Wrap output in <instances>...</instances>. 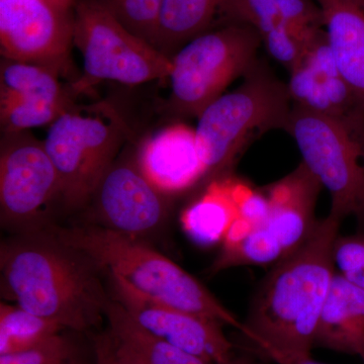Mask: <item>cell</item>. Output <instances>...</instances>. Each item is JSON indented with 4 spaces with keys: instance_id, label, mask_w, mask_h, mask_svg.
Masks as SVG:
<instances>
[{
    "instance_id": "ac0fdd59",
    "label": "cell",
    "mask_w": 364,
    "mask_h": 364,
    "mask_svg": "<svg viewBox=\"0 0 364 364\" xmlns=\"http://www.w3.org/2000/svg\"><path fill=\"white\" fill-rule=\"evenodd\" d=\"M340 73L364 104V0H315Z\"/></svg>"
},
{
    "instance_id": "e0dca14e",
    "label": "cell",
    "mask_w": 364,
    "mask_h": 364,
    "mask_svg": "<svg viewBox=\"0 0 364 364\" xmlns=\"http://www.w3.org/2000/svg\"><path fill=\"white\" fill-rule=\"evenodd\" d=\"M315 347L364 361V289L337 272L318 320Z\"/></svg>"
},
{
    "instance_id": "52a82bcc",
    "label": "cell",
    "mask_w": 364,
    "mask_h": 364,
    "mask_svg": "<svg viewBox=\"0 0 364 364\" xmlns=\"http://www.w3.org/2000/svg\"><path fill=\"white\" fill-rule=\"evenodd\" d=\"M74 45L83 74L70 83L75 95L102 81L139 85L168 78L171 59L126 28L100 0H76Z\"/></svg>"
},
{
    "instance_id": "9a60e30c",
    "label": "cell",
    "mask_w": 364,
    "mask_h": 364,
    "mask_svg": "<svg viewBox=\"0 0 364 364\" xmlns=\"http://www.w3.org/2000/svg\"><path fill=\"white\" fill-rule=\"evenodd\" d=\"M136 163L148 181L167 198L205 186L207 169L196 129L181 122L148 136L139 148Z\"/></svg>"
},
{
    "instance_id": "6da1fadb",
    "label": "cell",
    "mask_w": 364,
    "mask_h": 364,
    "mask_svg": "<svg viewBox=\"0 0 364 364\" xmlns=\"http://www.w3.org/2000/svg\"><path fill=\"white\" fill-rule=\"evenodd\" d=\"M342 221L318 220L301 247L275 263L251 301L240 334L254 353L277 364L313 358L315 336L336 273L333 249Z\"/></svg>"
},
{
    "instance_id": "3957f363",
    "label": "cell",
    "mask_w": 364,
    "mask_h": 364,
    "mask_svg": "<svg viewBox=\"0 0 364 364\" xmlns=\"http://www.w3.org/2000/svg\"><path fill=\"white\" fill-rule=\"evenodd\" d=\"M60 242L78 251L98 269L119 275L136 291L165 305L212 318L241 332L243 322L230 312L202 282L138 238L105 227L57 230Z\"/></svg>"
},
{
    "instance_id": "ba28073f",
    "label": "cell",
    "mask_w": 364,
    "mask_h": 364,
    "mask_svg": "<svg viewBox=\"0 0 364 364\" xmlns=\"http://www.w3.org/2000/svg\"><path fill=\"white\" fill-rule=\"evenodd\" d=\"M287 133L303 164L331 196L329 214L353 218L364 234V146L334 122L293 105Z\"/></svg>"
},
{
    "instance_id": "5bb4252c",
    "label": "cell",
    "mask_w": 364,
    "mask_h": 364,
    "mask_svg": "<svg viewBox=\"0 0 364 364\" xmlns=\"http://www.w3.org/2000/svg\"><path fill=\"white\" fill-rule=\"evenodd\" d=\"M93 198L104 227L134 238L161 226L168 210V198L148 181L136 161H114Z\"/></svg>"
},
{
    "instance_id": "603a6c76",
    "label": "cell",
    "mask_w": 364,
    "mask_h": 364,
    "mask_svg": "<svg viewBox=\"0 0 364 364\" xmlns=\"http://www.w3.org/2000/svg\"><path fill=\"white\" fill-rule=\"evenodd\" d=\"M324 28H299L282 21L261 37V42L270 57L291 71L303 58L311 43Z\"/></svg>"
},
{
    "instance_id": "9c48e42d",
    "label": "cell",
    "mask_w": 364,
    "mask_h": 364,
    "mask_svg": "<svg viewBox=\"0 0 364 364\" xmlns=\"http://www.w3.org/2000/svg\"><path fill=\"white\" fill-rule=\"evenodd\" d=\"M73 45L74 9H63L50 0H0L2 58L68 75Z\"/></svg>"
},
{
    "instance_id": "7402d4cb",
    "label": "cell",
    "mask_w": 364,
    "mask_h": 364,
    "mask_svg": "<svg viewBox=\"0 0 364 364\" xmlns=\"http://www.w3.org/2000/svg\"><path fill=\"white\" fill-rule=\"evenodd\" d=\"M51 320L28 312L20 306L0 305V356L36 348L64 331Z\"/></svg>"
},
{
    "instance_id": "d6986e66",
    "label": "cell",
    "mask_w": 364,
    "mask_h": 364,
    "mask_svg": "<svg viewBox=\"0 0 364 364\" xmlns=\"http://www.w3.org/2000/svg\"><path fill=\"white\" fill-rule=\"evenodd\" d=\"M105 318L112 345L132 364H214L153 336L116 299H107Z\"/></svg>"
},
{
    "instance_id": "f1b7e54d",
    "label": "cell",
    "mask_w": 364,
    "mask_h": 364,
    "mask_svg": "<svg viewBox=\"0 0 364 364\" xmlns=\"http://www.w3.org/2000/svg\"><path fill=\"white\" fill-rule=\"evenodd\" d=\"M93 351L95 364H132L114 348L107 333L95 337Z\"/></svg>"
},
{
    "instance_id": "484cf974",
    "label": "cell",
    "mask_w": 364,
    "mask_h": 364,
    "mask_svg": "<svg viewBox=\"0 0 364 364\" xmlns=\"http://www.w3.org/2000/svg\"><path fill=\"white\" fill-rule=\"evenodd\" d=\"M128 30L153 45L161 0H100Z\"/></svg>"
},
{
    "instance_id": "8992f818",
    "label": "cell",
    "mask_w": 364,
    "mask_h": 364,
    "mask_svg": "<svg viewBox=\"0 0 364 364\" xmlns=\"http://www.w3.org/2000/svg\"><path fill=\"white\" fill-rule=\"evenodd\" d=\"M261 37L243 23H220L198 36L172 56L166 111L198 117L225 90L257 63Z\"/></svg>"
},
{
    "instance_id": "ffe728a7",
    "label": "cell",
    "mask_w": 364,
    "mask_h": 364,
    "mask_svg": "<svg viewBox=\"0 0 364 364\" xmlns=\"http://www.w3.org/2000/svg\"><path fill=\"white\" fill-rule=\"evenodd\" d=\"M237 181L238 178L232 174L208 182L202 195L184 208L182 228L198 245L210 246L224 241L238 217Z\"/></svg>"
},
{
    "instance_id": "1f68e13d",
    "label": "cell",
    "mask_w": 364,
    "mask_h": 364,
    "mask_svg": "<svg viewBox=\"0 0 364 364\" xmlns=\"http://www.w3.org/2000/svg\"><path fill=\"white\" fill-rule=\"evenodd\" d=\"M291 364H326L322 363H318L313 358L303 359V360L296 361V363Z\"/></svg>"
},
{
    "instance_id": "7c38bea8",
    "label": "cell",
    "mask_w": 364,
    "mask_h": 364,
    "mask_svg": "<svg viewBox=\"0 0 364 364\" xmlns=\"http://www.w3.org/2000/svg\"><path fill=\"white\" fill-rule=\"evenodd\" d=\"M287 85L294 105L339 124L364 146V104L340 73L325 30L289 71Z\"/></svg>"
},
{
    "instance_id": "83f0119b",
    "label": "cell",
    "mask_w": 364,
    "mask_h": 364,
    "mask_svg": "<svg viewBox=\"0 0 364 364\" xmlns=\"http://www.w3.org/2000/svg\"><path fill=\"white\" fill-rule=\"evenodd\" d=\"M282 21L299 28H324L320 6L315 0H277Z\"/></svg>"
},
{
    "instance_id": "8fae6325",
    "label": "cell",
    "mask_w": 364,
    "mask_h": 364,
    "mask_svg": "<svg viewBox=\"0 0 364 364\" xmlns=\"http://www.w3.org/2000/svg\"><path fill=\"white\" fill-rule=\"evenodd\" d=\"M112 299L153 336L214 364H229L234 345L223 324L145 296L119 275L109 274Z\"/></svg>"
},
{
    "instance_id": "5b68a950",
    "label": "cell",
    "mask_w": 364,
    "mask_h": 364,
    "mask_svg": "<svg viewBox=\"0 0 364 364\" xmlns=\"http://www.w3.org/2000/svg\"><path fill=\"white\" fill-rule=\"evenodd\" d=\"M128 132L123 117L107 102L71 105L50 124L45 149L58 172L67 208L90 202Z\"/></svg>"
},
{
    "instance_id": "277c9868",
    "label": "cell",
    "mask_w": 364,
    "mask_h": 364,
    "mask_svg": "<svg viewBox=\"0 0 364 364\" xmlns=\"http://www.w3.org/2000/svg\"><path fill=\"white\" fill-rule=\"evenodd\" d=\"M243 78L238 88L198 116L196 133L207 169L205 186L232 176L242 155L261 136L286 131L294 105L287 83L261 61Z\"/></svg>"
},
{
    "instance_id": "30bf717a",
    "label": "cell",
    "mask_w": 364,
    "mask_h": 364,
    "mask_svg": "<svg viewBox=\"0 0 364 364\" xmlns=\"http://www.w3.org/2000/svg\"><path fill=\"white\" fill-rule=\"evenodd\" d=\"M61 198L58 172L44 142L28 131L2 134L0 143V214L6 227H31L45 208Z\"/></svg>"
},
{
    "instance_id": "4dcf8cb0",
    "label": "cell",
    "mask_w": 364,
    "mask_h": 364,
    "mask_svg": "<svg viewBox=\"0 0 364 364\" xmlns=\"http://www.w3.org/2000/svg\"><path fill=\"white\" fill-rule=\"evenodd\" d=\"M50 1L54 2L55 4L63 9H73L76 0H50Z\"/></svg>"
},
{
    "instance_id": "7a4b0ae2",
    "label": "cell",
    "mask_w": 364,
    "mask_h": 364,
    "mask_svg": "<svg viewBox=\"0 0 364 364\" xmlns=\"http://www.w3.org/2000/svg\"><path fill=\"white\" fill-rule=\"evenodd\" d=\"M1 294L64 329L85 332L105 317L107 296L97 267L55 235L28 234L2 244Z\"/></svg>"
},
{
    "instance_id": "4fadbf2b",
    "label": "cell",
    "mask_w": 364,
    "mask_h": 364,
    "mask_svg": "<svg viewBox=\"0 0 364 364\" xmlns=\"http://www.w3.org/2000/svg\"><path fill=\"white\" fill-rule=\"evenodd\" d=\"M60 74L48 67L2 58L0 124L2 134L51 124L73 105L75 92L64 87Z\"/></svg>"
},
{
    "instance_id": "cb8c5ba5",
    "label": "cell",
    "mask_w": 364,
    "mask_h": 364,
    "mask_svg": "<svg viewBox=\"0 0 364 364\" xmlns=\"http://www.w3.org/2000/svg\"><path fill=\"white\" fill-rule=\"evenodd\" d=\"M0 364L90 363L77 341L62 331L31 350L0 356Z\"/></svg>"
},
{
    "instance_id": "f546056e",
    "label": "cell",
    "mask_w": 364,
    "mask_h": 364,
    "mask_svg": "<svg viewBox=\"0 0 364 364\" xmlns=\"http://www.w3.org/2000/svg\"><path fill=\"white\" fill-rule=\"evenodd\" d=\"M229 364H263L258 363V361L254 360V359L244 358V356H234L232 359L231 363Z\"/></svg>"
},
{
    "instance_id": "d4e9b609",
    "label": "cell",
    "mask_w": 364,
    "mask_h": 364,
    "mask_svg": "<svg viewBox=\"0 0 364 364\" xmlns=\"http://www.w3.org/2000/svg\"><path fill=\"white\" fill-rule=\"evenodd\" d=\"M218 18L251 26L260 37L282 21L277 0H221Z\"/></svg>"
},
{
    "instance_id": "44dd1931",
    "label": "cell",
    "mask_w": 364,
    "mask_h": 364,
    "mask_svg": "<svg viewBox=\"0 0 364 364\" xmlns=\"http://www.w3.org/2000/svg\"><path fill=\"white\" fill-rule=\"evenodd\" d=\"M221 0H161L153 46L170 59L189 41L208 32Z\"/></svg>"
},
{
    "instance_id": "4316f807",
    "label": "cell",
    "mask_w": 364,
    "mask_h": 364,
    "mask_svg": "<svg viewBox=\"0 0 364 364\" xmlns=\"http://www.w3.org/2000/svg\"><path fill=\"white\" fill-rule=\"evenodd\" d=\"M336 272L364 289V234L339 235L333 249Z\"/></svg>"
},
{
    "instance_id": "2e32d148",
    "label": "cell",
    "mask_w": 364,
    "mask_h": 364,
    "mask_svg": "<svg viewBox=\"0 0 364 364\" xmlns=\"http://www.w3.org/2000/svg\"><path fill=\"white\" fill-rule=\"evenodd\" d=\"M322 188L303 163L263 188L268 198V215L262 226L279 244L284 257L301 247L312 234L318 222L316 205Z\"/></svg>"
}]
</instances>
